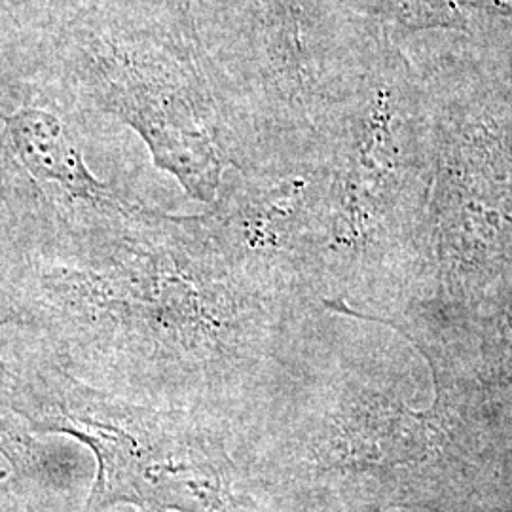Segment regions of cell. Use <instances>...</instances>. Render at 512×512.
<instances>
[{
    "label": "cell",
    "instance_id": "cell-5",
    "mask_svg": "<svg viewBox=\"0 0 512 512\" xmlns=\"http://www.w3.org/2000/svg\"><path fill=\"white\" fill-rule=\"evenodd\" d=\"M0 456L19 478H35L44 469V450L27 429L0 418Z\"/></svg>",
    "mask_w": 512,
    "mask_h": 512
},
{
    "label": "cell",
    "instance_id": "cell-2",
    "mask_svg": "<svg viewBox=\"0 0 512 512\" xmlns=\"http://www.w3.org/2000/svg\"><path fill=\"white\" fill-rule=\"evenodd\" d=\"M2 408L38 433L92 450L97 476L84 512L133 505L145 512H253L226 421L137 403L78 380L48 357L12 368Z\"/></svg>",
    "mask_w": 512,
    "mask_h": 512
},
{
    "label": "cell",
    "instance_id": "cell-4",
    "mask_svg": "<svg viewBox=\"0 0 512 512\" xmlns=\"http://www.w3.org/2000/svg\"><path fill=\"white\" fill-rule=\"evenodd\" d=\"M8 145L38 194L48 196L46 215L54 220L107 215L131 205L110 184L101 183L63 122L40 109H23L6 122Z\"/></svg>",
    "mask_w": 512,
    "mask_h": 512
},
{
    "label": "cell",
    "instance_id": "cell-1",
    "mask_svg": "<svg viewBox=\"0 0 512 512\" xmlns=\"http://www.w3.org/2000/svg\"><path fill=\"white\" fill-rule=\"evenodd\" d=\"M48 359L137 403L251 418L272 291L222 251L207 215L54 222L10 275Z\"/></svg>",
    "mask_w": 512,
    "mask_h": 512
},
{
    "label": "cell",
    "instance_id": "cell-3",
    "mask_svg": "<svg viewBox=\"0 0 512 512\" xmlns=\"http://www.w3.org/2000/svg\"><path fill=\"white\" fill-rule=\"evenodd\" d=\"M110 86L112 110L143 137L154 164L194 200L217 202L230 160L192 103L145 80H114Z\"/></svg>",
    "mask_w": 512,
    "mask_h": 512
},
{
    "label": "cell",
    "instance_id": "cell-6",
    "mask_svg": "<svg viewBox=\"0 0 512 512\" xmlns=\"http://www.w3.org/2000/svg\"><path fill=\"white\" fill-rule=\"evenodd\" d=\"M10 325H19V327L29 329V317L23 310V306L19 304L18 298L10 291H6L4 287H0V329L10 327ZM12 378H14L12 366L6 365L0 359V403L4 401V397L8 393Z\"/></svg>",
    "mask_w": 512,
    "mask_h": 512
}]
</instances>
